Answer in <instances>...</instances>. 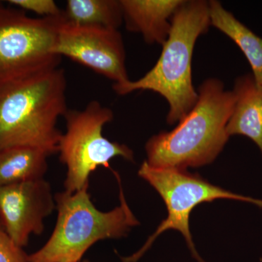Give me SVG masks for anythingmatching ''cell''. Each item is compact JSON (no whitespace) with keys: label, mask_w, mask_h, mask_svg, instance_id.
I'll return each mask as SVG.
<instances>
[{"label":"cell","mask_w":262,"mask_h":262,"mask_svg":"<svg viewBox=\"0 0 262 262\" xmlns=\"http://www.w3.org/2000/svg\"><path fill=\"white\" fill-rule=\"evenodd\" d=\"M55 210V194L45 178L0 187V223L20 247L44 232V220Z\"/></svg>","instance_id":"obj_9"},{"label":"cell","mask_w":262,"mask_h":262,"mask_svg":"<svg viewBox=\"0 0 262 262\" xmlns=\"http://www.w3.org/2000/svg\"><path fill=\"white\" fill-rule=\"evenodd\" d=\"M138 173L162 196L168 209V217L162 222L140 250L130 256L122 257V262L139 261L157 237L168 229H175L181 232L193 257L199 262H205L194 247L189 229V215L196 206L217 199H229L248 202L262 208V201L225 190L207 182L198 174L189 173L187 170L154 168L145 160Z\"/></svg>","instance_id":"obj_7"},{"label":"cell","mask_w":262,"mask_h":262,"mask_svg":"<svg viewBox=\"0 0 262 262\" xmlns=\"http://www.w3.org/2000/svg\"><path fill=\"white\" fill-rule=\"evenodd\" d=\"M68 111L64 70L57 67L0 89V150L34 148L58 153L57 127Z\"/></svg>","instance_id":"obj_2"},{"label":"cell","mask_w":262,"mask_h":262,"mask_svg":"<svg viewBox=\"0 0 262 262\" xmlns=\"http://www.w3.org/2000/svg\"><path fill=\"white\" fill-rule=\"evenodd\" d=\"M0 262H29L23 248L13 242L0 223Z\"/></svg>","instance_id":"obj_16"},{"label":"cell","mask_w":262,"mask_h":262,"mask_svg":"<svg viewBox=\"0 0 262 262\" xmlns=\"http://www.w3.org/2000/svg\"><path fill=\"white\" fill-rule=\"evenodd\" d=\"M115 175L120 187V204L112 211L98 210L91 201L89 188L55 194L54 229L42 248L28 254L29 262H80L98 241L126 237L139 225L125 200L120 177Z\"/></svg>","instance_id":"obj_4"},{"label":"cell","mask_w":262,"mask_h":262,"mask_svg":"<svg viewBox=\"0 0 262 262\" xmlns=\"http://www.w3.org/2000/svg\"><path fill=\"white\" fill-rule=\"evenodd\" d=\"M63 117L66 131L60 138L58 153L67 167L66 192L89 188L91 174L99 167L110 168L113 158L120 157L134 163V153L130 147L103 136V127L114 118L111 108L93 100L83 110H68Z\"/></svg>","instance_id":"obj_5"},{"label":"cell","mask_w":262,"mask_h":262,"mask_svg":"<svg viewBox=\"0 0 262 262\" xmlns=\"http://www.w3.org/2000/svg\"><path fill=\"white\" fill-rule=\"evenodd\" d=\"M208 5L211 26L238 46L251 65L255 83L262 90V38L239 21L220 2L211 0Z\"/></svg>","instance_id":"obj_12"},{"label":"cell","mask_w":262,"mask_h":262,"mask_svg":"<svg viewBox=\"0 0 262 262\" xmlns=\"http://www.w3.org/2000/svg\"><path fill=\"white\" fill-rule=\"evenodd\" d=\"M208 2L184 0L171 18V29L159 59L139 80L114 84L120 96L137 91L160 94L169 105L167 122H179L194 107L198 98L192 83V55L196 41L211 27Z\"/></svg>","instance_id":"obj_3"},{"label":"cell","mask_w":262,"mask_h":262,"mask_svg":"<svg viewBox=\"0 0 262 262\" xmlns=\"http://www.w3.org/2000/svg\"><path fill=\"white\" fill-rule=\"evenodd\" d=\"M63 13L75 25L119 29L124 23L120 0H68Z\"/></svg>","instance_id":"obj_14"},{"label":"cell","mask_w":262,"mask_h":262,"mask_svg":"<svg viewBox=\"0 0 262 262\" xmlns=\"http://www.w3.org/2000/svg\"><path fill=\"white\" fill-rule=\"evenodd\" d=\"M184 0H120L127 30L139 33L147 44L163 46L171 18Z\"/></svg>","instance_id":"obj_10"},{"label":"cell","mask_w":262,"mask_h":262,"mask_svg":"<svg viewBox=\"0 0 262 262\" xmlns=\"http://www.w3.org/2000/svg\"><path fill=\"white\" fill-rule=\"evenodd\" d=\"M53 51L57 56L67 57L94 70L114 84L130 80L125 46L119 29L75 25L64 19L57 31Z\"/></svg>","instance_id":"obj_8"},{"label":"cell","mask_w":262,"mask_h":262,"mask_svg":"<svg viewBox=\"0 0 262 262\" xmlns=\"http://www.w3.org/2000/svg\"><path fill=\"white\" fill-rule=\"evenodd\" d=\"M80 262H90L89 260H84V261H80Z\"/></svg>","instance_id":"obj_17"},{"label":"cell","mask_w":262,"mask_h":262,"mask_svg":"<svg viewBox=\"0 0 262 262\" xmlns=\"http://www.w3.org/2000/svg\"><path fill=\"white\" fill-rule=\"evenodd\" d=\"M63 14L32 18L27 12L0 2V89L59 67L53 53Z\"/></svg>","instance_id":"obj_6"},{"label":"cell","mask_w":262,"mask_h":262,"mask_svg":"<svg viewBox=\"0 0 262 262\" xmlns=\"http://www.w3.org/2000/svg\"><path fill=\"white\" fill-rule=\"evenodd\" d=\"M232 91L235 103L226 127L227 135L247 136L262 154V90L256 86L252 75H246L235 80Z\"/></svg>","instance_id":"obj_11"},{"label":"cell","mask_w":262,"mask_h":262,"mask_svg":"<svg viewBox=\"0 0 262 262\" xmlns=\"http://www.w3.org/2000/svg\"><path fill=\"white\" fill-rule=\"evenodd\" d=\"M48 157L40 150L24 146L0 150V187L44 178Z\"/></svg>","instance_id":"obj_13"},{"label":"cell","mask_w":262,"mask_h":262,"mask_svg":"<svg viewBox=\"0 0 262 262\" xmlns=\"http://www.w3.org/2000/svg\"><path fill=\"white\" fill-rule=\"evenodd\" d=\"M6 3L24 11L40 15L41 18L57 17L63 14V10L60 9L53 0H9Z\"/></svg>","instance_id":"obj_15"},{"label":"cell","mask_w":262,"mask_h":262,"mask_svg":"<svg viewBox=\"0 0 262 262\" xmlns=\"http://www.w3.org/2000/svg\"><path fill=\"white\" fill-rule=\"evenodd\" d=\"M194 107L177 126L162 131L146 143V162L154 168L187 170L214 161L227 144L226 131L235 103L233 91L217 78L200 85Z\"/></svg>","instance_id":"obj_1"}]
</instances>
